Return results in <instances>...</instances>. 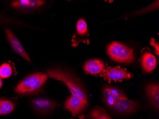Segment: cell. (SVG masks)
I'll use <instances>...</instances> for the list:
<instances>
[{
  "mask_svg": "<svg viewBox=\"0 0 159 119\" xmlns=\"http://www.w3.org/2000/svg\"><path fill=\"white\" fill-rule=\"evenodd\" d=\"M50 77L61 81L66 85L71 95H76L81 98L88 106V96L85 89L79 79L73 73L61 69H50L47 71Z\"/></svg>",
  "mask_w": 159,
  "mask_h": 119,
  "instance_id": "6da1fadb",
  "label": "cell"
},
{
  "mask_svg": "<svg viewBox=\"0 0 159 119\" xmlns=\"http://www.w3.org/2000/svg\"><path fill=\"white\" fill-rule=\"evenodd\" d=\"M47 78V74L43 72L33 73L21 80L14 89V91L21 95L38 93L46 83Z\"/></svg>",
  "mask_w": 159,
  "mask_h": 119,
  "instance_id": "7a4b0ae2",
  "label": "cell"
},
{
  "mask_svg": "<svg viewBox=\"0 0 159 119\" xmlns=\"http://www.w3.org/2000/svg\"><path fill=\"white\" fill-rule=\"evenodd\" d=\"M107 53L112 60L120 63H131L134 59L133 50L118 42H112L108 45Z\"/></svg>",
  "mask_w": 159,
  "mask_h": 119,
  "instance_id": "3957f363",
  "label": "cell"
},
{
  "mask_svg": "<svg viewBox=\"0 0 159 119\" xmlns=\"http://www.w3.org/2000/svg\"><path fill=\"white\" fill-rule=\"evenodd\" d=\"M31 104L34 110L40 115L49 114L55 108L60 106V104L51 99L44 97L34 98Z\"/></svg>",
  "mask_w": 159,
  "mask_h": 119,
  "instance_id": "277c9868",
  "label": "cell"
},
{
  "mask_svg": "<svg viewBox=\"0 0 159 119\" xmlns=\"http://www.w3.org/2000/svg\"><path fill=\"white\" fill-rule=\"evenodd\" d=\"M100 76L109 82L122 81L125 80L129 79L133 77L131 73L119 66L115 67H108L100 74Z\"/></svg>",
  "mask_w": 159,
  "mask_h": 119,
  "instance_id": "5b68a950",
  "label": "cell"
},
{
  "mask_svg": "<svg viewBox=\"0 0 159 119\" xmlns=\"http://www.w3.org/2000/svg\"><path fill=\"white\" fill-rule=\"evenodd\" d=\"M138 102L128 99H121L110 106L113 112L121 115H128L134 113L139 108Z\"/></svg>",
  "mask_w": 159,
  "mask_h": 119,
  "instance_id": "8992f818",
  "label": "cell"
},
{
  "mask_svg": "<svg viewBox=\"0 0 159 119\" xmlns=\"http://www.w3.org/2000/svg\"><path fill=\"white\" fill-rule=\"evenodd\" d=\"M76 33L74 34L71 39V46L77 47L80 43L89 44L88 27L86 21L83 18L78 20L76 25Z\"/></svg>",
  "mask_w": 159,
  "mask_h": 119,
  "instance_id": "52a82bcc",
  "label": "cell"
},
{
  "mask_svg": "<svg viewBox=\"0 0 159 119\" xmlns=\"http://www.w3.org/2000/svg\"><path fill=\"white\" fill-rule=\"evenodd\" d=\"M102 95L104 102L111 106L114 103L121 99H127L126 95L122 90L112 87L105 86L102 89Z\"/></svg>",
  "mask_w": 159,
  "mask_h": 119,
  "instance_id": "ba28073f",
  "label": "cell"
},
{
  "mask_svg": "<svg viewBox=\"0 0 159 119\" xmlns=\"http://www.w3.org/2000/svg\"><path fill=\"white\" fill-rule=\"evenodd\" d=\"M64 107L75 117L83 112L87 106L78 96L71 95L64 103Z\"/></svg>",
  "mask_w": 159,
  "mask_h": 119,
  "instance_id": "9c48e42d",
  "label": "cell"
},
{
  "mask_svg": "<svg viewBox=\"0 0 159 119\" xmlns=\"http://www.w3.org/2000/svg\"><path fill=\"white\" fill-rule=\"evenodd\" d=\"M5 33L11 47L17 54L23 57L28 62H31V58L26 53L25 50L16 36L8 28L5 29Z\"/></svg>",
  "mask_w": 159,
  "mask_h": 119,
  "instance_id": "30bf717a",
  "label": "cell"
},
{
  "mask_svg": "<svg viewBox=\"0 0 159 119\" xmlns=\"http://www.w3.org/2000/svg\"><path fill=\"white\" fill-rule=\"evenodd\" d=\"M45 3L44 1L42 0H16L11 2L10 5L16 9L27 11L38 8Z\"/></svg>",
  "mask_w": 159,
  "mask_h": 119,
  "instance_id": "8fae6325",
  "label": "cell"
},
{
  "mask_svg": "<svg viewBox=\"0 0 159 119\" xmlns=\"http://www.w3.org/2000/svg\"><path fill=\"white\" fill-rule=\"evenodd\" d=\"M105 69L104 63L99 59L89 60L86 62L84 65L85 72L93 76L101 74Z\"/></svg>",
  "mask_w": 159,
  "mask_h": 119,
  "instance_id": "7c38bea8",
  "label": "cell"
},
{
  "mask_svg": "<svg viewBox=\"0 0 159 119\" xmlns=\"http://www.w3.org/2000/svg\"><path fill=\"white\" fill-rule=\"evenodd\" d=\"M148 99L155 110L159 108V85L157 83L148 84L146 86Z\"/></svg>",
  "mask_w": 159,
  "mask_h": 119,
  "instance_id": "4fadbf2b",
  "label": "cell"
},
{
  "mask_svg": "<svg viewBox=\"0 0 159 119\" xmlns=\"http://www.w3.org/2000/svg\"><path fill=\"white\" fill-rule=\"evenodd\" d=\"M78 117L79 119H112L104 108L99 106L94 108L87 114Z\"/></svg>",
  "mask_w": 159,
  "mask_h": 119,
  "instance_id": "5bb4252c",
  "label": "cell"
},
{
  "mask_svg": "<svg viewBox=\"0 0 159 119\" xmlns=\"http://www.w3.org/2000/svg\"><path fill=\"white\" fill-rule=\"evenodd\" d=\"M141 63L144 71L146 73H150L156 68L157 65L156 57L150 53L145 52L142 56Z\"/></svg>",
  "mask_w": 159,
  "mask_h": 119,
  "instance_id": "9a60e30c",
  "label": "cell"
},
{
  "mask_svg": "<svg viewBox=\"0 0 159 119\" xmlns=\"http://www.w3.org/2000/svg\"><path fill=\"white\" fill-rule=\"evenodd\" d=\"M15 104L11 101L5 99H0V115L9 114L15 109Z\"/></svg>",
  "mask_w": 159,
  "mask_h": 119,
  "instance_id": "2e32d148",
  "label": "cell"
},
{
  "mask_svg": "<svg viewBox=\"0 0 159 119\" xmlns=\"http://www.w3.org/2000/svg\"><path fill=\"white\" fill-rule=\"evenodd\" d=\"M12 74V68L9 63H3L0 66V77L2 78H9Z\"/></svg>",
  "mask_w": 159,
  "mask_h": 119,
  "instance_id": "e0dca14e",
  "label": "cell"
},
{
  "mask_svg": "<svg viewBox=\"0 0 159 119\" xmlns=\"http://www.w3.org/2000/svg\"><path fill=\"white\" fill-rule=\"evenodd\" d=\"M159 7V1H157L156 2H154L152 5H150L148 7H146V8L144 9L143 10L139 11L136 12L137 15L138 14H142L143 13H145L147 11H150L152 10L156 9H158Z\"/></svg>",
  "mask_w": 159,
  "mask_h": 119,
  "instance_id": "ac0fdd59",
  "label": "cell"
},
{
  "mask_svg": "<svg viewBox=\"0 0 159 119\" xmlns=\"http://www.w3.org/2000/svg\"><path fill=\"white\" fill-rule=\"evenodd\" d=\"M150 45L154 47L155 49V53L157 55H159V45L158 42L154 38H152L150 42Z\"/></svg>",
  "mask_w": 159,
  "mask_h": 119,
  "instance_id": "d6986e66",
  "label": "cell"
},
{
  "mask_svg": "<svg viewBox=\"0 0 159 119\" xmlns=\"http://www.w3.org/2000/svg\"><path fill=\"white\" fill-rule=\"evenodd\" d=\"M2 84L3 83H2V78L0 77V89L2 87Z\"/></svg>",
  "mask_w": 159,
  "mask_h": 119,
  "instance_id": "ffe728a7",
  "label": "cell"
},
{
  "mask_svg": "<svg viewBox=\"0 0 159 119\" xmlns=\"http://www.w3.org/2000/svg\"><path fill=\"white\" fill-rule=\"evenodd\" d=\"M70 119H73V118H70Z\"/></svg>",
  "mask_w": 159,
  "mask_h": 119,
  "instance_id": "44dd1931",
  "label": "cell"
}]
</instances>
